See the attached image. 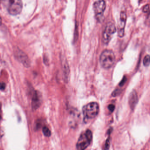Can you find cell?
I'll list each match as a JSON object with an SVG mask.
<instances>
[{
	"label": "cell",
	"instance_id": "obj_1",
	"mask_svg": "<svg viewBox=\"0 0 150 150\" xmlns=\"http://www.w3.org/2000/svg\"><path fill=\"white\" fill-rule=\"evenodd\" d=\"M82 111L84 122L86 123L98 115L99 112V105L97 102H91L83 107Z\"/></svg>",
	"mask_w": 150,
	"mask_h": 150
},
{
	"label": "cell",
	"instance_id": "obj_2",
	"mask_svg": "<svg viewBox=\"0 0 150 150\" xmlns=\"http://www.w3.org/2000/svg\"><path fill=\"white\" fill-rule=\"evenodd\" d=\"M115 60V55L112 51L105 50L100 54V63L103 68L108 69L113 66Z\"/></svg>",
	"mask_w": 150,
	"mask_h": 150
},
{
	"label": "cell",
	"instance_id": "obj_3",
	"mask_svg": "<svg viewBox=\"0 0 150 150\" xmlns=\"http://www.w3.org/2000/svg\"><path fill=\"white\" fill-rule=\"evenodd\" d=\"M3 2L8 12L12 16L18 15L22 11V0H3Z\"/></svg>",
	"mask_w": 150,
	"mask_h": 150
},
{
	"label": "cell",
	"instance_id": "obj_4",
	"mask_svg": "<svg viewBox=\"0 0 150 150\" xmlns=\"http://www.w3.org/2000/svg\"><path fill=\"white\" fill-rule=\"evenodd\" d=\"M92 138V133L89 129H87L84 133H82L76 143L77 150H85L91 144Z\"/></svg>",
	"mask_w": 150,
	"mask_h": 150
},
{
	"label": "cell",
	"instance_id": "obj_5",
	"mask_svg": "<svg viewBox=\"0 0 150 150\" xmlns=\"http://www.w3.org/2000/svg\"><path fill=\"white\" fill-rule=\"evenodd\" d=\"M14 54L17 60L22 63L25 67L29 68L30 67V61L29 57L25 53L18 47H14Z\"/></svg>",
	"mask_w": 150,
	"mask_h": 150
},
{
	"label": "cell",
	"instance_id": "obj_6",
	"mask_svg": "<svg viewBox=\"0 0 150 150\" xmlns=\"http://www.w3.org/2000/svg\"><path fill=\"white\" fill-rule=\"evenodd\" d=\"M116 29L115 25L113 23H108L107 24L103 33V42L107 45L110 42L113 34L116 32Z\"/></svg>",
	"mask_w": 150,
	"mask_h": 150
},
{
	"label": "cell",
	"instance_id": "obj_7",
	"mask_svg": "<svg viewBox=\"0 0 150 150\" xmlns=\"http://www.w3.org/2000/svg\"><path fill=\"white\" fill-rule=\"evenodd\" d=\"M106 6V3L104 0H98L93 4V10L98 20L100 21L101 18L103 16V13L105 10Z\"/></svg>",
	"mask_w": 150,
	"mask_h": 150
},
{
	"label": "cell",
	"instance_id": "obj_8",
	"mask_svg": "<svg viewBox=\"0 0 150 150\" xmlns=\"http://www.w3.org/2000/svg\"><path fill=\"white\" fill-rule=\"evenodd\" d=\"M127 18L126 11L124 10L122 11L120 15V21L118 27V35L120 38H122L124 36Z\"/></svg>",
	"mask_w": 150,
	"mask_h": 150
},
{
	"label": "cell",
	"instance_id": "obj_9",
	"mask_svg": "<svg viewBox=\"0 0 150 150\" xmlns=\"http://www.w3.org/2000/svg\"><path fill=\"white\" fill-rule=\"evenodd\" d=\"M42 102V96L39 91H36L33 93L32 100V107L33 110L38 109Z\"/></svg>",
	"mask_w": 150,
	"mask_h": 150
},
{
	"label": "cell",
	"instance_id": "obj_10",
	"mask_svg": "<svg viewBox=\"0 0 150 150\" xmlns=\"http://www.w3.org/2000/svg\"><path fill=\"white\" fill-rule=\"evenodd\" d=\"M138 96L135 90H133L129 97V103L132 110H134L138 103Z\"/></svg>",
	"mask_w": 150,
	"mask_h": 150
},
{
	"label": "cell",
	"instance_id": "obj_11",
	"mask_svg": "<svg viewBox=\"0 0 150 150\" xmlns=\"http://www.w3.org/2000/svg\"><path fill=\"white\" fill-rule=\"evenodd\" d=\"M62 64L64 79L66 82H68L70 76V70L68 63L67 60H64L62 61Z\"/></svg>",
	"mask_w": 150,
	"mask_h": 150
},
{
	"label": "cell",
	"instance_id": "obj_12",
	"mask_svg": "<svg viewBox=\"0 0 150 150\" xmlns=\"http://www.w3.org/2000/svg\"><path fill=\"white\" fill-rule=\"evenodd\" d=\"M43 134H44V135L45 136L47 137H49L51 136V132L50 131V129H49L48 127H44L43 128Z\"/></svg>",
	"mask_w": 150,
	"mask_h": 150
},
{
	"label": "cell",
	"instance_id": "obj_13",
	"mask_svg": "<svg viewBox=\"0 0 150 150\" xmlns=\"http://www.w3.org/2000/svg\"><path fill=\"white\" fill-rule=\"evenodd\" d=\"M143 65L145 67H149L150 65V56L147 55L144 57L143 59Z\"/></svg>",
	"mask_w": 150,
	"mask_h": 150
},
{
	"label": "cell",
	"instance_id": "obj_14",
	"mask_svg": "<svg viewBox=\"0 0 150 150\" xmlns=\"http://www.w3.org/2000/svg\"><path fill=\"white\" fill-rule=\"evenodd\" d=\"M78 37V26L77 24H76L75 27L74 35V41L77 40Z\"/></svg>",
	"mask_w": 150,
	"mask_h": 150
},
{
	"label": "cell",
	"instance_id": "obj_15",
	"mask_svg": "<svg viewBox=\"0 0 150 150\" xmlns=\"http://www.w3.org/2000/svg\"><path fill=\"white\" fill-rule=\"evenodd\" d=\"M121 93V90L120 89H116L113 92L112 95L113 97H116V96L120 95Z\"/></svg>",
	"mask_w": 150,
	"mask_h": 150
},
{
	"label": "cell",
	"instance_id": "obj_16",
	"mask_svg": "<svg viewBox=\"0 0 150 150\" xmlns=\"http://www.w3.org/2000/svg\"><path fill=\"white\" fill-rule=\"evenodd\" d=\"M110 140H109V138H108L107 139L106 141L105 145V149L106 150H108L109 149V147H110Z\"/></svg>",
	"mask_w": 150,
	"mask_h": 150
},
{
	"label": "cell",
	"instance_id": "obj_17",
	"mask_svg": "<svg viewBox=\"0 0 150 150\" xmlns=\"http://www.w3.org/2000/svg\"><path fill=\"white\" fill-rule=\"evenodd\" d=\"M115 108V106L114 105H112V104H111V105H109L108 106V109L112 112L114 111Z\"/></svg>",
	"mask_w": 150,
	"mask_h": 150
},
{
	"label": "cell",
	"instance_id": "obj_18",
	"mask_svg": "<svg viewBox=\"0 0 150 150\" xmlns=\"http://www.w3.org/2000/svg\"><path fill=\"white\" fill-rule=\"evenodd\" d=\"M126 81H127V78L125 76L123 77L122 80L121 81L120 83V84H119L120 86H123L124 84L126 83Z\"/></svg>",
	"mask_w": 150,
	"mask_h": 150
},
{
	"label": "cell",
	"instance_id": "obj_19",
	"mask_svg": "<svg viewBox=\"0 0 150 150\" xmlns=\"http://www.w3.org/2000/svg\"><path fill=\"white\" fill-rule=\"evenodd\" d=\"M5 87H6V84L3 82H1L0 83V90H4L5 89Z\"/></svg>",
	"mask_w": 150,
	"mask_h": 150
},
{
	"label": "cell",
	"instance_id": "obj_20",
	"mask_svg": "<svg viewBox=\"0 0 150 150\" xmlns=\"http://www.w3.org/2000/svg\"><path fill=\"white\" fill-rule=\"evenodd\" d=\"M149 4H146V5L144 7L143 9V12H147V11H149Z\"/></svg>",
	"mask_w": 150,
	"mask_h": 150
},
{
	"label": "cell",
	"instance_id": "obj_21",
	"mask_svg": "<svg viewBox=\"0 0 150 150\" xmlns=\"http://www.w3.org/2000/svg\"><path fill=\"white\" fill-rule=\"evenodd\" d=\"M146 22H147V24H148L150 25V11L149 13V16L147 17V20Z\"/></svg>",
	"mask_w": 150,
	"mask_h": 150
},
{
	"label": "cell",
	"instance_id": "obj_22",
	"mask_svg": "<svg viewBox=\"0 0 150 150\" xmlns=\"http://www.w3.org/2000/svg\"><path fill=\"white\" fill-rule=\"evenodd\" d=\"M2 24V19L1 17L0 16V25H1Z\"/></svg>",
	"mask_w": 150,
	"mask_h": 150
},
{
	"label": "cell",
	"instance_id": "obj_23",
	"mask_svg": "<svg viewBox=\"0 0 150 150\" xmlns=\"http://www.w3.org/2000/svg\"><path fill=\"white\" fill-rule=\"evenodd\" d=\"M149 52H150V45L149 46Z\"/></svg>",
	"mask_w": 150,
	"mask_h": 150
},
{
	"label": "cell",
	"instance_id": "obj_24",
	"mask_svg": "<svg viewBox=\"0 0 150 150\" xmlns=\"http://www.w3.org/2000/svg\"><path fill=\"white\" fill-rule=\"evenodd\" d=\"M1 115H0V120H1Z\"/></svg>",
	"mask_w": 150,
	"mask_h": 150
}]
</instances>
